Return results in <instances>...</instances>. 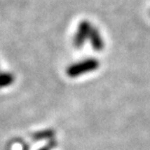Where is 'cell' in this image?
Returning <instances> with one entry per match:
<instances>
[{
  "instance_id": "obj_1",
  "label": "cell",
  "mask_w": 150,
  "mask_h": 150,
  "mask_svg": "<svg viewBox=\"0 0 150 150\" xmlns=\"http://www.w3.org/2000/svg\"><path fill=\"white\" fill-rule=\"evenodd\" d=\"M99 62L96 59H87L79 63L73 64L67 69V74L70 77H77L84 73L91 72L98 69Z\"/></svg>"
},
{
  "instance_id": "obj_4",
  "label": "cell",
  "mask_w": 150,
  "mask_h": 150,
  "mask_svg": "<svg viewBox=\"0 0 150 150\" xmlns=\"http://www.w3.org/2000/svg\"><path fill=\"white\" fill-rule=\"evenodd\" d=\"M15 81V76L12 73L8 72H1L0 73V89L5 87H8Z\"/></svg>"
},
{
  "instance_id": "obj_2",
  "label": "cell",
  "mask_w": 150,
  "mask_h": 150,
  "mask_svg": "<svg viewBox=\"0 0 150 150\" xmlns=\"http://www.w3.org/2000/svg\"><path fill=\"white\" fill-rule=\"evenodd\" d=\"M92 26L88 21H82L80 22L79 26H78L77 33L74 37V46L79 48L84 44L86 40L90 37V33H91Z\"/></svg>"
},
{
  "instance_id": "obj_5",
  "label": "cell",
  "mask_w": 150,
  "mask_h": 150,
  "mask_svg": "<svg viewBox=\"0 0 150 150\" xmlns=\"http://www.w3.org/2000/svg\"><path fill=\"white\" fill-rule=\"evenodd\" d=\"M54 137V131L50 130V129H46V130L39 131L33 134V139L39 141V140H47V139H52Z\"/></svg>"
},
{
  "instance_id": "obj_6",
  "label": "cell",
  "mask_w": 150,
  "mask_h": 150,
  "mask_svg": "<svg viewBox=\"0 0 150 150\" xmlns=\"http://www.w3.org/2000/svg\"><path fill=\"white\" fill-rule=\"evenodd\" d=\"M56 146V142L54 140H51L48 143V145H46L45 147H43V148H41V149H39V150H51L53 147H55Z\"/></svg>"
},
{
  "instance_id": "obj_3",
  "label": "cell",
  "mask_w": 150,
  "mask_h": 150,
  "mask_svg": "<svg viewBox=\"0 0 150 150\" xmlns=\"http://www.w3.org/2000/svg\"><path fill=\"white\" fill-rule=\"evenodd\" d=\"M89 38H90V40H91L92 46H93V48L96 50V51H101V50L103 49V46H104L103 40H102V38H101L100 33H99V31L97 30L96 28L92 27Z\"/></svg>"
}]
</instances>
